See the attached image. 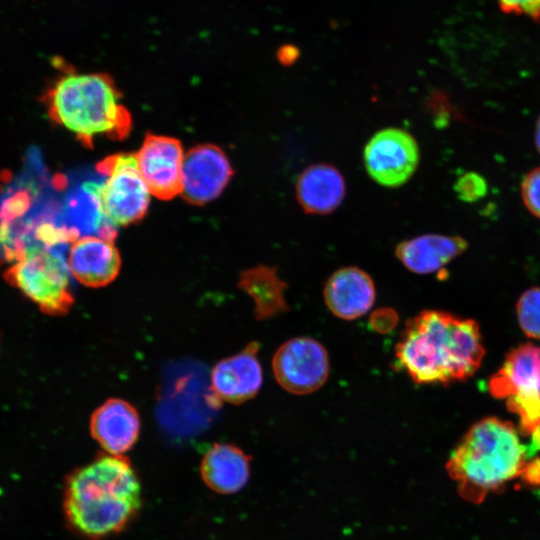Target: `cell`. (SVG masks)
Segmentation results:
<instances>
[{
    "instance_id": "cell-26",
    "label": "cell",
    "mask_w": 540,
    "mask_h": 540,
    "mask_svg": "<svg viewBox=\"0 0 540 540\" xmlns=\"http://www.w3.org/2000/svg\"><path fill=\"white\" fill-rule=\"evenodd\" d=\"M298 57V51L292 46H283L278 51V59L284 65L292 64Z\"/></svg>"
},
{
    "instance_id": "cell-16",
    "label": "cell",
    "mask_w": 540,
    "mask_h": 540,
    "mask_svg": "<svg viewBox=\"0 0 540 540\" xmlns=\"http://www.w3.org/2000/svg\"><path fill=\"white\" fill-rule=\"evenodd\" d=\"M295 195L304 212L326 215L342 204L346 195L345 179L333 165L312 164L300 173Z\"/></svg>"
},
{
    "instance_id": "cell-14",
    "label": "cell",
    "mask_w": 540,
    "mask_h": 540,
    "mask_svg": "<svg viewBox=\"0 0 540 540\" xmlns=\"http://www.w3.org/2000/svg\"><path fill=\"white\" fill-rule=\"evenodd\" d=\"M141 421L137 409L128 401L110 398L91 415L93 439L110 455L122 456L137 442Z\"/></svg>"
},
{
    "instance_id": "cell-10",
    "label": "cell",
    "mask_w": 540,
    "mask_h": 540,
    "mask_svg": "<svg viewBox=\"0 0 540 540\" xmlns=\"http://www.w3.org/2000/svg\"><path fill=\"white\" fill-rule=\"evenodd\" d=\"M135 155L138 170L151 195L171 200L181 194L185 154L178 139L147 133Z\"/></svg>"
},
{
    "instance_id": "cell-27",
    "label": "cell",
    "mask_w": 540,
    "mask_h": 540,
    "mask_svg": "<svg viewBox=\"0 0 540 540\" xmlns=\"http://www.w3.org/2000/svg\"><path fill=\"white\" fill-rule=\"evenodd\" d=\"M535 144H536L538 152L540 153V116L537 120L536 128H535Z\"/></svg>"
},
{
    "instance_id": "cell-6",
    "label": "cell",
    "mask_w": 540,
    "mask_h": 540,
    "mask_svg": "<svg viewBox=\"0 0 540 540\" xmlns=\"http://www.w3.org/2000/svg\"><path fill=\"white\" fill-rule=\"evenodd\" d=\"M96 168L106 177L105 181L84 185L96 197L105 218L114 226L140 221L147 213L151 194L138 170L136 155H110Z\"/></svg>"
},
{
    "instance_id": "cell-8",
    "label": "cell",
    "mask_w": 540,
    "mask_h": 540,
    "mask_svg": "<svg viewBox=\"0 0 540 540\" xmlns=\"http://www.w3.org/2000/svg\"><path fill=\"white\" fill-rule=\"evenodd\" d=\"M363 159L367 173L375 182L395 188L406 183L416 171L419 146L408 131L389 127L370 138Z\"/></svg>"
},
{
    "instance_id": "cell-18",
    "label": "cell",
    "mask_w": 540,
    "mask_h": 540,
    "mask_svg": "<svg viewBox=\"0 0 540 540\" xmlns=\"http://www.w3.org/2000/svg\"><path fill=\"white\" fill-rule=\"evenodd\" d=\"M200 472L205 484L221 494L240 491L250 475V457L239 447L213 444L201 461Z\"/></svg>"
},
{
    "instance_id": "cell-20",
    "label": "cell",
    "mask_w": 540,
    "mask_h": 540,
    "mask_svg": "<svg viewBox=\"0 0 540 540\" xmlns=\"http://www.w3.org/2000/svg\"><path fill=\"white\" fill-rule=\"evenodd\" d=\"M516 312L523 332L530 338L540 339V287H533L520 296Z\"/></svg>"
},
{
    "instance_id": "cell-3",
    "label": "cell",
    "mask_w": 540,
    "mask_h": 540,
    "mask_svg": "<svg viewBox=\"0 0 540 540\" xmlns=\"http://www.w3.org/2000/svg\"><path fill=\"white\" fill-rule=\"evenodd\" d=\"M527 459V448L514 425L488 417L470 427L451 453L446 470L460 496L479 504L520 476Z\"/></svg>"
},
{
    "instance_id": "cell-9",
    "label": "cell",
    "mask_w": 540,
    "mask_h": 540,
    "mask_svg": "<svg viewBox=\"0 0 540 540\" xmlns=\"http://www.w3.org/2000/svg\"><path fill=\"white\" fill-rule=\"evenodd\" d=\"M272 368L283 389L296 395L309 394L318 390L328 378V353L315 339L293 338L278 348Z\"/></svg>"
},
{
    "instance_id": "cell-22",
    "label": "cell",
    "mask_w": 540,
    "mask_h": 540,
    "mask_svg": "<svg viewBox=\"0 0 540 540\" xmlns=\"http://www.w3.org/2000/svg\"><path fill=\"white\" fill-rule=\"evenodd\" d=\"M521 196L528 211L540 218V167L525 175L521 184Z\"/></svg>"
},
{
    "instance_id": "cell-5",
    "label": "cell",
    "mask_w": 540,
    "mask_h": 540,
    "mask_svg": "<svg viewBox=\"0 0 540 540\" xmlns=\"http://www.w3.org/2000/svg\"><path fill=\"white\" fill-rule=\"evenodd\" d=\"M65 247L35 244L5 272L9 284L53 316L67 314L74 304Z\"/></svg>"
},
{
    "instance_id": "cell-13",
    "label": "cell",
    "mask_w": 540,
    "mask_h": 540,
    "mask_svg": "<svg viewBox=\"0 0 540 540\" xmlns=\"http://www.w3.org/2000/svg\"><path fill=\"white\" fill-rule=\"evenodd\" d=\"M121 256L114 240L96 235L81 236L69 247L71 275L82 285L100 288L113 282L121 269Z\"/></svg>"
},
{
    "instance_id": "cell-19",
    "label": "cell",
    "mask_w": 540,
    "mask_h": 540,
    "mask_svg": "<svg viewBox=\"0 0 540 540\" xmlns=\"http://www.w3.org/2000/svg\"><path fill=\"white\" fill-rule=\"evenodd\" d=\"M237 286L253 300L258 320L275 317L289 309L284 297L287 284L275 267L261 264L246 269L240 274Z\"/></svg>"
},
{
    "instance_id": "cell-17",
    "label": "cell",
    "mask_w": 540,
    "mask_h": 540,
    "mask_svg": "<svg viewBox=\"0 0 540 540\" xmlns=\"http://www.w3.org/2000/svg\"><path fill=\"white\" fill-rule=\"evenodd\" d=\"M460 236L425 234L400 242L395 249L397 259L416 274L433 273L467 249Z\"/></svg>"
},
{
    "instance_id": "cell-24",
    "label": "cell",
    "mask_w": 540,
    "mask_h": 540,
    "mask_svg": "<svg viewBox=\"0 0 540 540\" xmlns=\"http://www.w3.org/2000/svg\"><path fill=\"white\" fill-rule=\"evenodd\" d=\"M397 322V313L390 308L375 310L370 318L372 328L379 333L390 332Z\"/></svg>"
},
{
    "instance_id": "cell-7",
    "label": "cell",
    "mask_w": 540,
    "mask_h": 540,
    "mask_svg": "<svg viewBox=\"0 0 540 540\" xmlns=\"http://www.w3.org/2000/svg\"><path fill=\"white\" fill-rule=\"evenodd\" d=\"M492 396L505 399L519 417V431L531 435L540 428V347L523 344L510 351L489 381Z\"/></svg>"
},
{
    "instance_id": "cell-11",
    "label": "cell",
    "mask_w": 540,
    "mask_h": 540,
    "mask_svg": "<svg viewBox=\"0 0 540 540\" xmlns=\"http://www.w3.org/2000/svg\"><path fill=\"white\" fill-rule=\"evenodd\" d=\"M232 175L231 163L219 146H194L184 155L180 195L190 204L205 205L222 194Z\"/></svg>"
},
{
    "instance_id": "cell-4",
    "label": "cell",
    "mask_w": 540,
    "mask_h": 540,
    "mask_svg": "<svg viewBox=\"0 0 540 540\" xmlns=\"http://www.w3.org/2000/svg\"><path fill=\"white\" fill-rule=\"evenodd\" d=\"M115 82L105 73L66 72L47 90L48 115L86 147L97 136L124 140L132 129L130 112Z\"/></svg>"
},
{
    "instance_id": "cell-25",
    "label": "cell",
    "mask_w": 540,
    "mask_h": 540,
    "mask_svg": "<svg viewBox=\"0 0 540 540\" xmlns=\"http://www.w3.org/2000/svg\"><path fill=\"white\" fill-rule=\"evenodd\" d=\"M520 476L525 484L529 486H540V457L526 462Z\"/></svg>"
},
{
    "instance_id": "cell-12",
    "label": "cell",
    "mask_w": 540,
    "mask_h": 540,
    "mask_svg": "<svg viewBox=\"0 0 540 540\" xmlns=\"http://www.w3.org/2000/svg\"><path fill=\"white\" fill-rule=\"evenodd\" d=\"M259 344L250 342L241 352L219 361L212 369V392L217 402L241 404L259 392L263 373L257 358Z\"/></svg>"
},
{
    "instance_id": "cell-2",
    "label": "cell",
    "mask_w": 540,
    "mask_h": 540,
    "mask_svg": "<svg viewBox=\"0 0 540 540\" xmlns=\"http://www.w3.org/2000/svg\"><path fill=\"white\" fill-rule=\"evenodd\" d=\"M141 505V484L127 458L101 455L67 479L63 508L79 534L99 539L121 531Z\"/></svg>"
},
{
    "instance_id": "cell-21",
    "label": "cell",
    "mask_w": 540,
    "mask_h": 540,
    "mask_svg": "<svg viewBox=\"0 0 540 540\" xmlns=\"http://www.w3.org/2000/svg\"><path fill=\"white\" fill-rule=\"evenodd\" d=\"M487 182L476 172H465L456 181L454 190L457 196L465 202H475L487 193Z\"/></svg>"
},
{
    "instance_id": "cell-23",
    "label": "cell",
    "mask_w": 540,
    "mask_h": 540,
    "mask_svg": "<svg viewBox=\"0 0 540 540\" xmlns=\"http://www.w3.org/2000/svg\"><path fill=\"white\" fill-rule=\"evenodd\" d=\"M500 8L509 13L521 14L540 20V0H495Z\"/></svg>"
},
{
    "instance_id": "cell-1",
    "label": "cell",
    "mask_w": 540,
    "mask_h": 540,
    "mask_svg": "<svg viewBox=\"0 0 540 540\" xmlns=\"http://www.w3.org/2000/svg\"><path fill=\"white\" fill-rule=\"evenodd\" d=\"M484 354L474 320L424 310L407 321L395 347V364L418 384L448 385L471 377Z\"/></svg>"
},
{
    "instance_id": "cell-15",
    "label": "cell",
    "mask_w": 540,
    "mask_h": 540,
    "mask_svg": "<svg viewBox=\"0 0 540 540\" xmlns=\"http://www.w3.org/2000/svg\"><path fill=\"white\" fill-rule=\"evenodd\" d=\"M375 286L370 275L359 267L338 269L326 281L324 301L336 317L354 320L366 314L375 301Z\"/></svg>"
}]
</instances>
